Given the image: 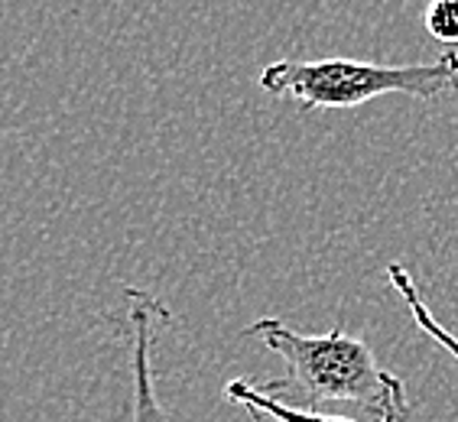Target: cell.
Returning <instances> with one entry per match:
<instances>
[{
  "instance_id": "cell-1",
  "label": "cell",
  "mask_w": 458,
  "mask_h": 422,
  "mask_svg": "<svg viewBox=\"0 0 458 422\" xmlns=\"http://www.w3.org/2000/svg\"><path fill=\"white\" fill-rule=\"evenodd\" d=\"M244 334L260 338L286 364V377L254 380V387L286 406H361L374 422H403L410 416V393L403 377L377 364L370 344L332 328L326 334H306L280 318H257Z\"/></svg>"
},
{
  "instance_id": "cell-2",
  "label": "cell",
  "mask_w": 458,
  "mask_h": 422,
  "mask_svg": "<svg viewBox=\"0 0 458 422\" xmlns=\"http://www.w3.org/2000/svg\"><path fill=\"white\" fill-rule=\"evenodd\" d=\"M257 85L274 97H290L300 107H358L380 95L429 97L458 91V53L449 49L436 62L384 65L361 59H283L260 69Z\"/></svg>"
},
{
  "instance_id": "cell-3",
  "label": "cell",
  "mask_w": 458,
  "mask_h": 422,
  "mask_svg": "<svg viewBox=\"0 0 458 422\" xmlns=\"http://www.w3.org/2000/svg\"><path fill=\"white\" fill-rule=\"evenodd\" d=\"M127 318H131V374H133V403L131 422H173L159 406L157 384H153V348H157L159 322H169L166 306L147 290L127 286L123 290Z\"/></svg>"
},
{
  "instance_id": "cell-4",
  "label": "cell",
  "mask_w": 458,
  "mask_h": 422,
  "mask_svg": "<svg viewBox=\"0 0 458 422\" xmlns=\"http://www.w3.org/2000/svg\"><path fill=\"white\" fill-rule=\"evenodd\" d=\"M225 400L247 413L254 416V419H274V422H354V419H344V416H322L316 409H300V406H286L280 400H270L264 396L260 390L254 387V380L247 377H234L225 384Z\"/></svg>"
},
{
  "instance_id": "cell-5",
  "label": "cell",
  "mask_w": 458,
  "mask_h": 422,
  "mask_svg": "<svg viewBox=\"0 0 458 422\" xmlns=\"http://www.w3.org/2000/svg\"><path fill=\"white\" fill-rule=\"evenodd\" d=\"M387 280H390V286L400 292V300L406 302V308H410V316H413L416 328H420L426 338H432V342L439 344V348H445V351H449L452 358L458 361V338L449 332V328L442 325L439 318L432 316V308L426 306L423 292H420V286H416L413 273L406 270L403 264H390L387 266Z\"/></svg>"
},
{
  "instance_id": "cell-6",
  "label": "cell",
  "mask_w": 458,
  "mask_h": 422,
  "mask_svg": "<svg viewBox=\"0 0 458 422\" xmlns=\"http://www.w3.org/2000/svg\"><path fill=\"white\" fill-rule=\"evenodd\" d=\"M423 23L436 43L458 46V0H429Z\"/></svg>"
}]
</instances>
